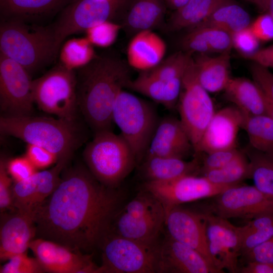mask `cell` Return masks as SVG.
<instances>
[{"mask_svg": "<svg viewBox=\"0 0 273 273\" xmlns=\"http://www.w3.org/2000/svg\"><path fill=\"white\" fill-rule=\"evenodd\" d=\"M250 164V177L254 186L273 197V156L258 151L250 145L244 152Z\"/></svg>", "mask_w": 273, "mask_h": 273, "instance_id": "34", "label": "cell"}, {"mask_svg": "<svg viewBox=\"0 0 273 273\" xmlns=\"http://www.w3.org/2000/svg\"><path fill=\"white\" fill-rule=\"evenodd\" d=\"M213 198L212 203L206 210L228 219H251L261 214L273 212V197L254 186H235Z\"/></svg>", "mask_w": 273, "mask_h": 273, "instance_id": "14", "label": "cell"}, {"mask_svg": "<svg viewBox=\"0 0 273 273\" xmlns=\"http://www.w3.org/2000/svg\"><path fill=\"white\" fill-rule=\"evenodd\" d=\"M267 12L273 17V0H269Z\"/></svg>", "mask_w": 273, "mask_h": 273, "instance_id": "51", "label": "cell"}, {"mask_svg": "<svg viewBox=\"0 0 273 273\" xmlns=\"http://www.w3.org/2000/svg\"><path fill=\"white\" fill-rule=\"evenodd\" d=\"M7 169L14 182L24 180L37 171L26 156L14 158L7 161Z\"/></svg>", "mask_w": 273, "mask_h": 273, "instance_id": "44", "label": "cell"}, {"mask_svg": "<svg viewBox=\"0 0 273 273\" xmlns=\"http://www.w3.org/2000/svg\"><path fill=\"white\" fill-rule=\"evenodd\" d=\"M35 235L36 228L31 215L16 210L6 217L0 230L1 260H9L17 254L26 253Z\"/></svg>", "mask_w": 273, "mask_h": 273, "instance_id": "21", "label": "cell"}, {"mask_svg": "<svg viewBox=\"0 0 273 273\" xmlns=\"http://www.w3.org/2000/svg\"><path fill=\"white\" fill-rule=\"evenodd\" d=\"M183 51L192 55L222 53L233 47L232 35L211 26H196L187 32L181 40Z\"/></svg>", "mask_w": 273, "mask_h": 273, "instance_id": "26", "label": "cell"}, {"mask_svg": "<svg viewBox=\"0 0 273 273\" xmlns=\"http://www.w3.org/2000/svg\"><path fill=\"white\" fill-rule=\"evenodd\" d=\"M129 65L111 54L96 55L76 72L78 108L94 133L111 130L113 108L131 80Z\"/></svg>", "mask_w": 273, "mask_h": 273, "instance_id": "2", "label": "cell"}, {"mask_svg": "<svg viewBox=\"0 0 273 273\" xmlns=\"http://www.w3.org/2000/svg\"><path fill=\"white\" fill-rule=\"evenodd\" d=\"M241 255L273 236V212L259 215L242 226Z\"/></svg>", "mask_w": 273, "mask_h": 273, "instance_id": "35", "label": "cell"}, {"mask_svg": "<svg viewBox=\"0 0 273 273\" xmlns=\"http://www.w3.org/2000/svg\"><path fill=\"white\" fill-rule=\"evenodd\" d=\"M44 270L36 258L28 257L26 253L17 254L1 267V273H40Z\"/></svg>", "mask_w": 273, "mask_h": 273, "instance_id": "38", "label": "cell"}, {"mask_svg": "<svg viewBox=\"0 0 273 273\" xmlns=\"http://www.w3.org/2000/svg\"><path fill=\"white\" fill-rule=\"evenodd\" d=\"M248 261H258L273 264V236L243 256Z\"/></svg>", "mask_w": 273, "mask_h": 273, "instance_id": "46", "label": "cell"}, {"mask_svg": "<svg viewBox=\"0 0 273 273\" xmlns=\"http://www.w3.org/2000/svg\"><path fill=\"white\" fill-rule=\"evenodd\" d=\"M83 154L93 175L113 188H117L137 165L132 151L122 135L111 130L94 133Z\"/></svg>", "mask_w": 273, "mask_h": 273, "instance_id": "5", "label": "cell"}, {"mask_svg": "<svg viewBox=\"0 0 273 273\" xmlns=\"http://www.w3.org/2000/svg\"><path fill=\"white\" fill-rule=\"evenodd\" d=\"M61 46L52 24L30 26L19 19L1 21L0 53L30 74L54 61Z\"/></svg>", "mask_w": 273, "mask_h": 273, "instance_id": "3", "label": "cell"}, {"mask_svg": "<svg viewBox=\"0 0 273 273\" xmlns=\"http://www.w3.org/2000/svg\"><path fill=\"white\" fill-rule=\"evenodd\" d=\"M233 46L244 56L251 55L258 50L259 40L250 27L232 34Z\"/></svg>", "mask_w": 273, "mask_h": 273, "instance_id": "42", "label": "cell"}, {"mask_svg": "<svg viewBox=\"0 0 273 273\" xmlns=\"http://www.w3.org/2000/svg\"><path fill=\"white\" fill-rule=\"evenodd\" d=\"M156 272L221 273L200 253L167 234L159 243Z\"/></svg>", "mask_w": 273, "mask_h": 273, "instance_id": "17", "label": "cell"}, {"mask_svg": "<svg viewBox=\"0 0 273 273\" xmlns=\"http://www.w3.org/2000/svg\"><path fill=\"white\" fill-rule=\"evenodd\" d=\"M190 0H164L166 7L174 11L185 5Z\"/></svg>", "mask_w": 273, "mask_h": 273, "instance_id": "49", "label": "cell"}, {"mask_svg": "<svg viewBox=\"0 0 273 273\" xmlns=\"http://www.w3.org/2000/svg\"><path fill=\"white\" fill-rule=\"evenodd\" d=\"M1 132L37 145L57 154L70 158L82 142V129L75 121L58 118L1 116Z\"/></svg>", "mask_w": 273, "mask_h": 273, "instance_id": "4", "label": "cell"}, {"mask_svg": "<svg viewBox=\"0 0 273 273\" xmlns=\"http://www.w3.org/2000/svg\"><path fill=\"white\" fill-rule=\"evenodd\" d=\"M25 156L36 169H44L56 163L58 155L42 147L28 144Z\"/></svg>", "mask_w": 273, "mask_h": 273, "instance_id": "41", "label": "cell"}, {"mask_svg": "<svg viewBox=\"0 0 273 273\" xmlns=\"http://www.w3.org/2000/svg\"><path fill=\"white\" fill-rule=\"evenodd\" d=\"M228 0H190L174 11L167 22L169 31L190 30L203 22L220 5Z\"/></svg>", "mask_w": 273, "mask_h": 273, "instance_id": "31", "label": "cell"}, {"mask_svg": "<svg viewBox=\"0 0 273 273\" xmlns=\"http://www.w3.org/2000/svg\"><path fill=\"white\" fill-rule=\"evenodd\" d=\"M182 80L153 76L141 71L135 79H131L128 88L148 97L168 109H173L177 105Z\"/></svg>", "mask_w": 273, "mask_h": 273, "instance_id": "27", "label": "cell"}, {"mask_svg": "<svg viewBox=\"0 0 273 273\" xmlns=\"http://www.w3.org/2000/svg\"><path fill=\"white\" fill-rule=\"evenodd\" d=\"M166 5L164 0H132L121 19V26L132 35L160 26Z\"/></svg>", "mask_w": 273, "mask_h": 273, "instance_id": "24", "label": "cell"}, {"mask_svg": "<svg viewBox=\"0 0 273 273\" xmlns=\"http://www.w3.org/2000/svg\"><path fill=\"white\" fill-rule=\"evenodd\" d=\"M159 243L146 244L109 232L100 244V273L156 272Z\"/></svg>", "mask_w": 273, "mask_h": 273, "instance_id": "8", "label": "cell"}, {"mask_svg": "<svg viewBox=\"0 0 273 273\" xmlns=\"http://www.w3.org/2000/svg\"><path fill=\"white\" fill-rule=\"evenodd\" d=\"M231 51L214 57L206 54L193 56L199 81L208 93L224 90L229 82Z\"/></svg>", "mask_w": 273, "mask_h": 273, "instance_id": "25", "label": "cell"}, {"mask_svg": "<svg viewBox=\"0 0 273 273\" xmlns=\"http://www.w3.org/2000/svg\"><path fill=\"white\" fill-rule=\"evenodd\" d=\"M224 91L226 98L244 115H268L263 93L254 80L231 77Z\"/></svg>", "mask_w": 273, "mask_h": 273, "instance_id": "28", "label": "cell"}, {"mask_svg": "<svg viewBox=\"0 0 273 273\" xmlns=\"http://www.w3.org/2000/svg\"><path fill=\"white\" fill-rule=\"evenodd\" d=\"M255 5L261 12H267L269 0H245Z\"/></svg>", "mask_w": 273, "mask_h": 273, "instance_id": "50", "label": "cell"}, {"mask_svg": "<svg viewBox=\"0 0 273 273\" xmlns=\"http://www.w3.org/2000/svg\"><path fill=\"white\" fill-rule=\"evenodd\" d=\"M165 216L164 208L135 217L118 211L113 219L110 232L144 243H156L159 242V235L165 225Z\"/></svg>", "mask_w": 273, "mask_h": 273, "instance_id": "22", "label": "cell"}, {"mask_svg": "<svg viewBox=\"0 0 273 273\" xmlns=\"http://www.w3.org/2000/svg\"><path fill=\"white\" fill-rule=\"evenodd\" d=\"M211 182L222 185L236 186L250 177V164L244 152L225 166L204 173Z\"/></svg>", "mask_w": 273, "mask_h": 273, "instance_id": "36", "label": "cell"}, {"mask_svg": "<svg viewBox=\"0 0 273 273\" xmlns=\"http://www.w3.org/2000/svg\"><path fill=\"white\" fill-rule=\"evenodd\" d=\"M253 63L267 68H273V44L258 49L253 54L244 56Z\"/></svg>", "mask_w": 273, "mask_h": 273, "instance_id": "47", "label": "cell"}, {"mask_svg": "<svg viewBox=\"0 0 273 273\" xmlns=\"http://www.w3.org/2000/svg\"><path fill=\"white\" fill-rule=\"evenodd\" d=\"M120 24L112 21L106 22L87 30L88 40L100 47H108L116 40L121 28Z\"/></svg>", "mask_w": 273, "mask_h": 273, "instance_id": "39", "label": "cell"}, {"mask_svg": "<svg viewBox=\"0 0 273 273\" xmlns=\"http://www.w3.org/2000/svg\"><path fill=\"white\" fill-rule=\"evenodd\" d=\"M122 195L82 167L66 172L32 216L39 238L78 252L100 245L119 211Z\"/></svg>", "mask_w": 273, "mask_h": 273, "instance_id": "1", "label": "cell"}, {"mask_svg": "<svg viewBox=\"0 0 273 273\" xmlns=\"http://www.w3.org/2000/svg\"><path fill=\"white\" fill-rule=\"evenodd\" d=\"M69 158H59L51 169L36 171L24 180L14 182L12 186L14 209L32 216L59 185L60 174Z\"/></svg>", "mask_w": 273, "mask_h": 273, "instance_id": "16", "label": "cell"}, {"mask_svg": "<svg viewBox=\"0 0 273 273\" xmlns=\"http://www.w3.org/2000/svg\"><path fill=\"white\" fill-rule=\"evenodd\" d=\"M34 104L41 111L70 121H76L79 109L76 72L64 63L57 65L32 80Z\"/></svg>", "mask_w": 273, "mask_h": 273, "instance_id": "7", "label": "cell"}, {"mask_svg": "<svg viewBox=\"0 0 273 273\" xmlns=\"http://www.w3.org/2000/svg\"><path fill=\"white\" fill-rule=\"evenodd\" d=\"M251 73L263 93L267 115L273 119V73L268 68L255 63L251 66Z\"/></svg>", "mask_w": 273, "mask_h": 273, "instance_id": "37", "label": "cell"}, {"mask_svg": "<svg viewBox=\"0 0 273 273\" xmlns=\"http://www.w3.org/2000/svg\"><path fill=\"white\" fill-rule=\"evenodd\" d=\"M132 0H74L52 24L59 42L101 23L122 19Z\"/></svg>", "mask_w": 273, "mask_h": 273, "instance_id": "9", "label": "cell"}, {"mask_svg": "<svg viewBox=\"0 0 273 273\" xmlns=\"http://www.w3.org/2000/svg\"><path fill=\"white\" fill-rule=\"evenodd\" d=\"M142 163V174L145 181H167L193 174L201 169L197 158L191 161L176 157H150Z\"/></svg>", "mask_w": 273, "mask_h": 273, "instance_id": "30", "label": "cell"}, {"mask_svg": "<svg viewBox=\"0 0 273 273\" xmlns=\"http://www.w3.org/2000/svg\"><path fill=\"white\" fill-rule=\"evenodd\" d=\"M177 106L180 120L196 154L202 135L215 112L208 92L199 81L193 56L183 78Z\"/></svg>", "mask_w": 273, "mask_h": 273, "instance_id": "10", "label": "cell"}, {"mask_svg": "<svg viewBox=\"0 0 273 273\" xmlns=\"http://www.w3.org/2000/svg\"><path fill=\"white\" fill-rule=\"evenodd\" d=\"M30 74L20 64L0 53V106L2 116L31 115L34 104Z\"/></svg>", "mask_w": 273, "mask_h": 273, "instance_id": "12", "label": "cell"}, {"mask_svg": "<svg viewBox=\"0 0 273 273\" xmlns=\"http://www.w3.org/2000/svg\"><path fill=\"white\" fill-rule=\"evenodd\" d=\"M244 117L235 106L215 112L202 135L196 155L236 148L237 135L242 128Z\"/></svg>", "mask_w": 273, "mask_h": 273, "instance_id": "19", "label": "cell"}, {"mask_svg": "<svg viewBox=\"0 0 273 273\" xmlns=\"http://www.w3.org/2000/svg\"><path fill=\"white\" fill-rule=\"evenodd\" d=\"M240 273H273V264L258 261H248L241 267Z\"/></svg>", "mask_w": 273, "mask_h": 273, "instance_id": "48", "label": "cell"}, {"mask_svg": "<svg viewBox=\"0 0 273 273\" xmlns=\"http://www.w3.org/2000/svg\"><path fill=\"white\" fill-rule=\"evenodd\" d=\"M44 271L54 273H100L91 256L54 241L39 238L29 245Z\"/></svg>", "mask_w": 273, "mask_h": 273, "instance_id": "15", "label": "cell"}, {"mask_svg": "<svg viewBox=\"0 0 273 273\" xmlns=\"http://www.w3.org/2000/svg\"><path fill=\"white\" fill-rule=\"evenodd\" d=\"M242 153L236 148L214 151L204 158L201 170L203 174L207 171L221 168L230 163Z\"/></svg>", "mask_w": 273, "mask_h": 273, "instance_id": "40", "label": "cell"}, {"mask_svg": "<svg viewBox=\"0 0 273 273\" xmlns=\"http://www.w3.org/2000/svg\"><path fill=\"white\" fill-rule=\"evenodd\" d=\"M12 178L7 169V161H0V210L1 213L14 209L12 199Z\"/></svg>", "mask_w": 273, "mask_h": 273, "instance_id": "43", "label": "cell"}, {"mask_svg": "<svg viewBox=\"0 0 273 273\" xmlns=\"http://www.w3.org/2000/svg\"><path fill=\"white\" fill-rule=\"evenodd\" d=\"M233 186L213 183L204 175L187 174L170 180L144 181L142 190L153 195L166 214L182 204L213 197Z\"/></svg>", "mask_w": 273, "mask_h": 273, "instance_id": "11", "label": "cell"}, {"mask_svg": "<svg viewBox=\"0 0 273 273\" xmlns=\"http://www.w3.org/2000/svg\"><path fill=\"white\" fill-rule=\"evenodd\" d=\"M74 0H0L1 21L31 20L54 14Z\"/></svg>", "mask_w": 273, "mask_h": 273, "instance_id": "29", "label": "cell"}, {"mask_svg": "<svg viewBox=\"0 0 273 273\" xmlns=\"http://www.w3.org/2000/svg\"><path fill=\"white\" fill-rule=\"evenodd\" d=\"M244 116L242 128L248 134L249 145L273 156V119L267 115Z\"/></svg>", "mask_w": 273, "mask_h": 273, "instance_id": "33", "label": "cell"}, {"mask_svg": "<svg viewBox=\"0 0 273 273\" xmlns=\"http://www.w3.org/2000/svg\"><path fill=\"white\" fill-rule=\"evenodd\" d=\"M191 150L194 151L193 145L180 119L168 116L160 119L144 159L150 157L184 159Z\"/></svg>", "mask_w": 273, "mask_h": 273, "instance_id": "20", "label": "cell"}, {"mask_svg": "<svg viewBox=\"0 0 273 273\" xmlns=\"http://www.w3.org/2000/svg\"><path fill=\"white\" fill-rule=\"evenodd\" d=\"M206 233L209 252L215 267L221 273L226 269L238 272L239 257L241 255L242 226H237L228 219L206 210Z\"/></svg>", "mask_w": 273, "mask_h": 273, "instance_id": "13", "label": "cell"}, {"mask_svg": "<svg viewBox=\"0 0 273 273\" xmlns=\"http://www.w3.org/2000/svg\"><path fill=\"white\" fill-rule=\"evenodd\" d=\"M250 24L251 18L249 13L235 2L228 0L218 7L208 18L197 26L214 27L232 35L249 27Z\"/></svg>", "mask_w": 273, "mask_h": 273, "instance_id": "32", "label": "cell"}, {"mask_svg": "<svg viewBox=\"0 0 273 273\" xmlns=\"http://www.w3.org/2000/svg\"><path fill=\"white\" fill-rule=\"evenodd\" d=\"M165 225L169 236L197 251L214 265L208 247L204 212L175 207L166 213Z\"/></svg>", "mask_w": 273, "mask_h": 273, "instance_id": "18", "label": "cell"}, {"mask_svg": "<svg viewBox=\"0 0 273 273\" xmlns=\"http://www.w3.org/2000/svg\"><path fill=\"white\" fill-rule=\"evenodd\" d=\"M166 45L163 39L151 30L140 31L133 36L127 50L129 66L143 71L150 69L164 58Z\"/></svg>", "mask_w": 273, "mask_h": 273, "instance_id": "23", "label": "cell"}, {"mask_svg": "<svg viewBox=\"0 0 273 273\" xmlns=\"http://www.w3.org/2000/svg\"><path fill=\"white\" fill-rule=\"evenodd\" d=\"M112 117L132 151L137 165L140 164L160 121L155 107L150 102L123 89L115 101Z\"/></svg>", "mask_w": 273, "mask_h": 273, "instance_id": "6", "label": "cell"}, {"mask_svg": "<svg viewBox=\"0 0 273 273\" xmlns=\"http://www.w3.org/2000/svg\"><path fill=\"white\" fill-rule=\"evenodd\" d=\"M249 27L259 41L273 39V17L267 12L259 15Z\"/></svg>", "mask_w": 273, "mask_h": 273, "instance_id": "45", "label": "cell"}]
</instances>
